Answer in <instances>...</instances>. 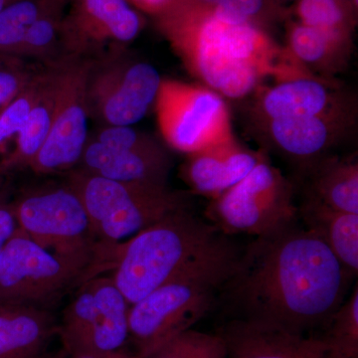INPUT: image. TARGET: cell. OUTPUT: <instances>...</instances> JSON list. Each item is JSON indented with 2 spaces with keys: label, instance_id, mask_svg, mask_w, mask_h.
<instances>
[{
  "label": "cell",
  "instance_id": "obj_8",
  "mask_svg": "<svg viewBox=\"0 0 358 358\" xmlns=\"http://www.w3.org/2000/svg\"><path fill=\"white\" fill-rule=\"evenodd\" d=\"M129 307L112 277L87 280L57 326L66 355L109 358L124 352L129 341Z\"/></svg>",
  "mask_w": 358,
  "mask_h": 358
},
{
  "label": "cell",
  "instance_id": "obj_30",
  "mask_svg": "<svg viewBox=\"0 0 358 358\" xmlns=\"http://www.w3.org/2000/svg\"><path fill=\"white\" fill-rule=\"evenodd\" d=\"M275 4L268 0H221L212 8L217 20L233 25L250 24L262 28L267 15L272 13Z\"/></svg>",
  "mask_w": 358,
  "mask_h": 358
},
{
  "label": "cell",
  "instance_id": "obj_11",
  "mask_svg": "<svg viewBox=\"0 0 358 358\" xmlns=\"http://www.w3.org/2000/svg\"><path fill=\"white\" fill-rule=\"evenodd\" d=\"M92 61L87 81L90 117L102 126H133L155 105L162 77L154 66L129 57L121 47Z\"/></svg>",
  "mask_w": 358,
  "mask_h": 358
},
{
  "label": "cell",
  "instance_id": "obj_3",
  "mask_svg": "<svg viewBox=\"0 0 358 358\" xmlns=\"http://www.w3.org/2000/svg\"><path fill=\"white\" fill-rule=\"evenodd\" d=\"M229 241L185 207L117 245L112 279L133 305Z\"/></svg>",
  "mask_w": 358,
  "mask_h": 358
},
{
  "label": "cell",
  "instance_id": "obj_15",
  "mask_svg": "<svg viewBox=\"0 0 358 358\" xmlns=\"http://www.w3.org/2000/svg\"><path fill=\"white\" fill-rule=\"evenodd\" d=\"M350 119L352 113L271 120L268 136L278 150L308 173L338 143Z\"/></svg>",
  "mask_w": 358,
  "mask_h": 358
},
{
  "label": "cell",
  "instance_id": "obj_27",
  "mask_svg": "<svg viewBox=\"0 0 358 358\" xmlns=\"http://www.w3.org/2000/svg\"><path fill=\"white\" fill-rule=\"evenodd\" d=\"M51 69V66H43L37 70L29 83L10 102L2 107L0 110V152L13 136L20 133L26 119L43 93Z\"/></svg>",
  "mask_w": 358,
  "mask_h": 358
},
{
  "label": "cell",
  "instance_id": "obj_33",
  "mask_svg": "<svg viewBox=\"0 0 358 358\" xmlns=\"http://www.w3.org/2000/svg\"><path fill=\"white\" fill-rule=\"evenodd\" d=\"M17 231L18 224L13 203L6 202L0 197V258L7 243Z\"/></svg>",
  "mask_w": 358,
  "mask_h": 358
},
{
  "label": "cell",
  "instance_id": "obj_23",
  "mask_svg": "<svg viewBox=\"0 0 358 358\" xmlns=\"http://www.w3.org/2000/svg\"><path fill=\"white\" fill-rule=\"evenodd\" d=\"M51 67L50 77L43 93L16 136L15 147L0 162L1 173L29 167L48 136L55 107L59 65Z\"/></svg>",
  "mask_w": 358,
  "mask_h": 358
},
{
  "label": "cell",
  "instance_id": "obj_21",
  "mask_svg": "<svg viewBox=\"0 0 358 358\" xmlns=\"http://www.w3.org/2000/svg\"><path fill=\"white\" fill-rule=\"evenodd\" d=\"M287 37V49L310 73L319 71L324 74H334L345 67L350 57L352 36L296 21L289 23Z\"/></svg>",
  "mask_w": 358,
  "mask_h": 358
},
{
  "label": "cell",
  "instance_id": "obj_16",
  "mask_svg": "<svg viewBox=\"0 0 358 358\" xmlns=\"http://www.w3.org/2000/svg\"><path fill=\"white\" fill-rule=\"evenodd\" d=\"M259 107L266 121L352 112L345 96L313 75L277 82L264 92Z\"/></svg>",
  "mask_w": 358,
  "mask_h": 358
},
{
  "label": "cell",
  "instance_id": "obj_32",
  "mask_svg": "<svg viewBox=\"0 0 358 358\" xmlns=\"http://www.w3.org/2000/svg\"><path fill=\"white\" fill-rule=\"evenodd\" d=\"M38 69H32L26 60L0 54V107L17 95L29 83Z\"/></svg>",
  "mask_w": 358,
  "mask_h": 358
},
{
  "label": "cell",
  "instance_id": "obj_2",
  "mask_svg": "<svg viewBox=\"0 0 358 358\" xmlns=\"http://www.w3.org/2000/svg\"><path fill=\"white\" fill-rule=\"evenodd\" d=\"M155 15L159 31L186 69L220 96L242 99L268 77L280 82L310 75L263 28L223 22L212 8L169 0Z\"/></svg>",
  "mask_w": 358,
  "mask_h": 358
},
{
  "label": "cell",
  "instance_id": "obj_36",
  "mask_svg": "<svg viewBox=\"0 0 358 358\" xmlns=\"http://www.w3.org/2000/svg\"><path fill=\"white\" fill-rule=\"evenodd\" d=\"M110 358H143L138 357V355H131V353L127 352H122L119 353V355H115V357Z\"/></svg>",
  "mask_w": 358,
  "mask_h": 358
},
{
  "label": "cell",
  "instance_id": "obj_37",
  "mask_svg": "<svg viewBox=\"0 0 358 358\" xmlns=\"http://www.w3.org/2000/svg\"><path fill=\"white\" fill-rule=\"evenodd\" d=\"M13 1L14 0H0V13H1L7 6H9V4Z\"/></svg>",
  "mask_w": 358,
  "mask_h": 358
},
{
  "label": "cell",
  "instance_id": "obj_14",
  "mask_svg": "<svg viewBox=\"0 0 358 358\" xmlns=\"http://www.w3.org/2000/svg\"><path fill=\"white\" fill-rule=\"evenodd\" d=\"M228 358H343L320 334H294L248 320L231 319L219 327Z\"/></svg>",
  "mask_w": 358,
  "mask_h": 358
},
{
  "label": "cell",
  "instance_id": "obj_20",
  "mask_svg": "<svg viewBox=\"0 0 358 358\" xmlns=\"http://www.w3.org/2000/svg\"><path fill=\"white\" fill-rule=\"evenodd\" d=\"M303 227L319 237L353 275L358 271V214L336 210L306 195L299 207Z\"/></svg>",
  "mask_w": 358,
  "mask_h": 358
},
{
  "label": "cell",
  "instance_id": "obj_19",
  "mask_svg": "<svg viewBox=\"0 0 358 358\" xmlns=\"http://www.w3.org/2000/svg\"><path fill=\"white\" fill-rule=\"evenodd\" d=\"M57 324L47 308L0 305V358H44Z\"/></svg>",
  "mask_w": 358,
  "mask_h": 358
},
{
  "label": "cell",
  "instance_id": "obj_4",
  "mask_svg": "<svg viewBox=\"0 0 358 358\" xmlns=\"http://www.w3.org/2000/svg\"><path fill=\"white\" fill-rule=\"evenodd\" d=\"M240 252L230 240L131 305L129 341L136 355L148 358L210 312L234 270Z\"/></svg>",
  "mask_w": 358,
  "mask_h": 358
},
{
  "label": "cell",
  "instance_id": "obj_34",
  "mask_svg": "<svg viewBox=\"0 0 358 358\" xmlns=\"http://www.w3.org/2000/svg\"><path fill=\"white\" fill-rule=\"evenodd\" d=\"M136 6L150 13H157L169 0H133Z\"/></svg>",
  "mask_w": 358,
  "mask_h": 358
},
{
  "label": "cell",
  "instance_id": "obj_13",
  "mask_svg": "<svg viewBox=\"0 0 358 358\" xmlns=\"http://www.w3.org/2000/svg\"><path fill=\"white\" fill-rule=\"evenodd\" d=\"M62 20L66 49L70 56L90 57L105 47H122L143 27V18L128 0H71Z\"/></svg>",
  "mask_w": 358,
  "mask_h": 358
},
{
  "label": "cell",
  "instance_id": "obj_12",
  "mask_svg": "<svg viewBox=\"0 0 358 358\" xmlns=\"http://www.w3.org/2000/svg\"><path fill=\"white\" fill-rule=\"evenodd\" d=\"M92 61L75 56L59 64L51 129L30 164L34 173L70 171L79 164L90 136L87 81Z\"/></svg>",
  "mask_w": 358,
  "mask_h": 358
},
{
  "label": "cell",
  "instance_id": "obj_9",
  "mask_svg": "<svg viewBox=\"0 0 358 358\" xmlns=\"http://www.w3.org/2000/svg\"><path fill=\"white\" fill-rule=\"evenodd\" d=\"M95 275L93 268L48 251L18 229L0 258V305L45 308Z\"/></svg>",
  "mask_w": 358,
  "mask_h": 358
},
{
  "label": "cell",
  "instance_id": "obj_6",
  "mask_svg": "<svg viewBox=\"0 0 358 358\" xmlns=\"http://www.w3.org/2000/svg\"><path fill=\"white\" fill-rule=\"evenodd\" d=\"M18 229L40 246L99 271L110 268L86 209L67 183L30 190L13 202Z\"/></svg>",
  "mask_w": 358,
  "mask_h": 358
},
{
  "label": "cell",
  "instance_id": "obj_38",
  "mask_svg": "<svg viewBox=\"0 0 358 358\" xmlns=\"http://www.w3.org/2000/svg\"><path fill=\"white\" fill-rule=\"evenodd\" d=\"M54 2H56V3L58 4V6L64 7L66 8V6H68V3L71 1V0H53Z\"/></svg>",
  "mask_w": 358,
  "mask_h": 358
},
{
  "label": "cell",
  "instance_id": "obj_39",
  "mask_svg": "<svg viewBox=\"0 0 358 358\" xmlns=\"http://www.w3.org/2000/svg\"><path fill=\"white\" fill-rule=\"evenodd\" d=\"M124 352H126V350H124ZM114 357H115V355H114ZM64 358H96V357H85V355H81V357H74V355H67V357H64ZM109 358H110V357H109Z\"/></svg>",
  "mask_w": 358,
  "mask_h": 358
},
{
  "label": "cell",
  "instance_id": "obj_1",
  "mask_svg": "<svg viewBox=\"0 0 358 358\" xmlns=\"http://www.w3.org/2000/svg\"><path fill=\"white\" fill-rule=\"evenodd\" d=\"M355 277L300 224L256 237L240 252L220 296L232 319L313 334L346 300Z\"/></svg>",
  "mask_w": 358,
  "mask_h": 358
},
{
  "label": "cell",
  "instance_id": "obj_24",
  "mask_svg": "<svg viewBox=\"0 0 358 358\" xmlns=\"http://www.w3.org/2000/svg\"><path fill=\"white\" fill-rule=\"evenodd\" d=\"M65 9L52 8L40 16L26 34L17 57L35 60L43 66L61 64L70 56L66 49L62 32V20Z\"/></svg>",
  "mask_w": 358,
  "mask_h": 358
},
{
  "label": "cell",
  "instance_id": "obj_18",
  "mask_svg": "<svg viewBox=\"0 0 358 358\" xmlns=\"http://www.w3.org/2000/svg\"><path fill=\"white\" fill-rule=\"evenodd\" d=\"M171 167V159L164 150L133 152L89 138L77 169L119 182L167 185Z\"/></svg>",
  "mask_w": 358,
  "mask_h": 358
},
{
  "label": "cell",
  "instance_id": "obj_31",
  "mask_svg": "<svg viewBox=\"0 0 358 358\" xmlns=\"http://www.w3.org/2000/svg\"><path fill=\"white\" fill-rule=\"evenodd\" d=\"M91 140L108 147L133 152H159L164 150L154 138L129 126H102L89 136Z\"/></svg>",
  "mask_w": 358,
  "mask_h": 358
},
{
  "label": "cell",
  "instance_id": "obj_28",
  "mask_svg": "<svg viewBox=\"0 0 358 358\" xmlns=\"http://www.w3.org/2000/svg\"><path fill=\"white\" fill-rule=\"evenodd\" d=\"M320 336L341 357L358 358L357 286L334 313Z\"/></svg>",
  "mask_w": 358,
  "mask_h": 358
},
{
  "label": "cell",
  "instance_id": "obj_35",
  "mask_svg": "<svg viewBox=\"0 0 358 358\" xmlns=\"http://www.w3.org/2000/svg\"><path fill=\"white\" fill-rule=\"evenodd\" d=\"M181 6L194 7V8H213L221 0H171Z\"/></svg>",
  "mask_w": 358,
  "mask_h": 358
},
{
  "label": "cell",
  "instance_id": "obj_7",
  "mask_svg": "<svg viewBox=\"0 0 358 358\" xmlns=\"http://www.w3.org/2000/svg\"><path fill=\"white\" fill-rule=\"evenodd\" d=\"M209 223L226 236H267L300 223L294 189L265 157L242 180L211 199Z\"/></svg>",
  "mask_w": 358,
  "mask_h": 358
},
{
  "label": "cell",
  "instance_id": "obj_26",
  "mask_svg": "<svg viewBox=\"0 0 358 358\" xmlns=\"http://www.w3.org/2000/svg\"><path fill=\"white\" fill-rule=\"evenodd\" d=\"M294 13L303 24L348 36L357 22L352 0H296Z\"/></svg>",
  "mask_w": 358,
  "mask_h": 358
},
{
  "label": "cell",
  "instance_id": "obj_29",
  "mask_svg": "<svg viewBox=\"0 0 358 358\" xmlns=\"http://www.w3.org/2000/svg\"><path fill=\"white\" fill-rule=\"evenodd\" d=\"M148 358H228V353L217 333L190 329L169 339Z\"/></svg>",
  "mask_w": 358,
  "mask_h": 358
},
{
  "label": "cell",
  "instance_id": "obj_25",
  "mask_svg": "<svg viewBox=\"0 0 358 358\" xmlns=\"http://www.w3.org/2000/svg\"><path fill=\"white\" fill-rule=\"evenodd\" d=\"M65 9L53 0H14L0 13V54L17 57L26 34L52 8Z\"/></svg>",
  "mask_w": 358,
  "mask_h": 358
},
{
  "label": "cell",
  "instance_id": "obj_5",
  "mask_svg": "<svg viewBox=\"0 0 358 358\" xmlns=\"http://www.w3.org/2000/svg\"><path fill=\"white\" fill-rule=\"evenodd\" d=\"M68 185L81 199L99 242L112 250L169 214L189 207L185 193L167 185L119 182L80 169Z\"/></svg>",
  "mask_w": 358,
  "mask_h": 358
},
{
  "label": "cell",
  "instance_id": "obj_17",
  "mask_svg": "<svg viewBox=\"0 0 358 358\" xmlns=\"http://www.w3.org/2000/svg\"><path fill=\"white\" fill-rule=\"evenodd\" d=\"M261 157L234 138L188 155L182 176L195 192L213 199L242 180Z\"/></svg>",
  "mask_w": 358,
  "mask_h": 358
},
{
  "label": "cell",
  "instance_id": "obj_10",
  "mask_svg": "<svg viewBox=\"0 0 358 358\" xmlns=\"http://www.w3.org/2000/svg\"><path fill=\"white\" fill-rule=\"evenodd\" d=\"M167 145L192 155L234 138L223 96L207 87L162 79L155 102Z\"/></svg>",
  "mask_w": 358,
  "mask_h": 358
},
{
  "label": "cell",
  "instance_id": "obj_22",
  "mask_svg": "<svg viewBox=\"0 0 358 358\" xmlns=\"http://www.w3.org/2000/svg\"><path fill=\"white\" fill-rule=\"evenodd\" d=\"M308 173V196L336 210L358 214V166L355 159H322Z\"/></svg>",
  "mask_w": 358,
  "mask_h": 358
}]
</instances>
